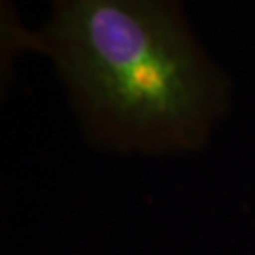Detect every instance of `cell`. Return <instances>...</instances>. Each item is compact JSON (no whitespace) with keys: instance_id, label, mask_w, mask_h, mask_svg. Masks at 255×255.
<instances>
[{"instance_id":"6da1fadb","label":"cell","mask_w":255,"mask_h":255,"mask_svg":"<svg viewBox=\"0 0 255 255\" xmlns=\"http://www.w3.org/2000/svg\"><path fill=\"white\" fill-rule=\"evenodd\" d=\"M8 40L47 55L110 134L189 144L223 97V74L180 0H51L44 27L4 21Z\"/></svg>"}]
</instances>
